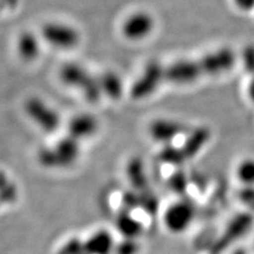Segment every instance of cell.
<instances>
[{"label": "cell", "instance_id": "1", "mask_svg": "<svg viewBox=\"0 0 254 254\" xmlns=\"http://www.w3.org/2000/svg\"><path fill=\"white\" fill-rule=\"evenodd\" d=\"M211 139V130L205 126L196 127L188 132L184 144L179 147L166 145L160 153L161 161L168 164L180 165L188 162L201 152Z\"/></svg>", "mask_w": 254, "mask_h": 254}, {"label": "cell", "instance_id": "2", "mask_svg": "<svg viewBox=\"0 0 254 254\" xmlns=\"http://www.w3.org/2000/svg\"><path fill=\"white\" fill-rule=\"evenodd\" d=\"M81 154L78 140L71 136L59 141L53 147H45L38 154V160L47 169H65L76 162Z\"/></svg>", "mask_w": 254, "mask_h": 254}, {"label": "cell", "instance_id": "3", "mask_svg": "<svg viewBox=\"0 0 254 254\" xmlns=\"http://www.w3.org/2000/svg\"><path fill=\"white\" fill-rule=\"evenodd\" d=\"M60 75L64 83L81 90L84 97L90 102L99 101L103 94L99 77H94L88 70L78 64H66L61 69Z\"/></svg>", "mask_w": 254, "mask_h": 254}, {"label": "cell", "instance_id": "4", "mask_svg": "<svg viewBox=\"0 0 254 254\" xmlns=\"http://www.w3.org/2000/svg\"><path fill=\"white\" fill-rule=\"evenodd\" d=\"M209 76L203 58L197 60H178L164 65V82L175 85H189Z\"/></svg>", "mask_w": 254, "mask_h": 254}, {"label": "cell", "instance_id": "5", "mask_svg": "<svg viewBox=\"0 0 254 254\" xmlns=\"http://www.w3.org/2000/svg\"><path fill=\"white\" fill-rule=\"evenodd\" d=\"M195 217V203L185 198L168 206L163 214V225L172 234H182L193 225Z\"/></svg>", "mask_w": 254, "mask_h": 254}, {"label": "cell", "instance_id": "6", "mask_svg": "<svg viewBox=\"0 0 254 254\" xmlns=\"http://www.w3.org/2000/svg\"><path fill=\"white\" fill-rule=\"evenodd\" d=\"M164 65L158 61L148 62L140 76L130 88V95L134 100H143L154 94L164 82Z\"/></svg>", "mask_w": 254, "mask_h": 254}, {"label": "cell", "instance_id": "7", "mask_svg": "<svg viewBox=\"0 0 254 254\" xmlns=\"http://www.w3.org/2000/svg\"><path fill=\"white\" fill-rule=\"evenodd\" d=\"M26 113L32 121L48 132L55 131L60 126L61 119L57 110L39 98H31L26 102Z\"/></svg>", "mask_w": 254, "mask_h": 254}, {"label": "cell", "instance_id": "8", "mask_svg": "<svg viewBox=\"0 0 254 254\" xmlns=\"http://www.w3.org/2000/svg\"><path fill=\"white\" fill-rule=\"evenodd\" d=\"M156 26L154 16L147 11H137L127 16L122 25L123 35L132 42H139L145 39Z\"/></svg>", "mask_w": 254, "mask_h": 254}, {"label": "cell", "instance_id": "9", "mask_svg": "<svg viewBox=\"0 0 254 254\" xmlns=\"http://www.w3.org/2000/svg\"><path fill=\"white\" fill-rule=\"evenodd\" d=\"M43 36L46 41L60 49H71L79 42L78 32L65 23L50 22L43 29Z\"/></svg>", "mask_w": 254, "mask_h": 254}, {"label": "cell", "instance_id": "10", "mask_svg": "<svg viewBox=\"0 0 254 254\" xmlns=\"http://www.w3.org/2000/svg\"><path fill=\"white\" fill-rule=\"evenodd\" d=\"M149 134L155 141L169 145L171 143L184 133L190 130L188 126L173 119H157L149 125Z\"/></svg>", "mask_w": 254, "mask_h": 254}, {"label": "cell", "instance_id": "11", "mask_svg": "<svg viewBox=\"0 0 254 254\" xmlns=\"http://www.w3.org/2000/svg\"><path fill=\"white\" fill-rule=\"evenodd\" d=\"M84 245L86 254H114L117 243L107 230H100L84 241Z\"/></svg>", "mask_w": 254, "mask_h": 254}, {"label": "cell", "instance_id": "12", "mask_svg": "<svg viewBox=\"0 0 254 254\" xmlns=\"http://www.w3.org/2000/svg\"><path fill=\"white\" fill-rule=\"evenodd\" d=\"M99 129V122L93 116L83 114L74 117L69 124V136L76 140L90 138Z\"/></svg>", "mask_w": 254, "mask_h": 254}, {"label": "cell", "instance_id": "13", "mask_svg": "<svg viewBox=\"0 0 254 254\" xmlns=\"http://www.w3.org/2000/svg\"><path fill=\"white\" fill-rule=\"evenodd\" d=\"M253 224V218L250 213H241L236 215L228 225L222 242L232 243L247 233Z\"/></svg>", "mask_w": 254, "mask_h": 254}, {"label": "cell", "instance_id": "14", "mask_svg": "<svg viewBox=\"0 0 254 254\" xmlns=\"http://www.w3.org/2000/svg\"><path fill=\"white\" fill-rule=\"evenodd\" d=\"M116 225L118 231L124 238H136L137 240L143 232L142 222L132 215L131 211L125 209L119 213Z\"/></svg>", "mask_w": 254, "mask_h": 254}, {"label": "cell", "instance_id": "15", "mask_svg": "<svg viewBox=\"0 0 254 254\" xmlns=\"http://www.w3.org/2000/svg\"><path fill=\"white\" fill-rule=\"evenodd\" d=\"M127 177L132 186L133 190L137 192H143L148 190V180L144 164L139 158H133L127 164Z\"/></svg>", "mask_w": 254, "mask_h": 254}, {"label": "cell", "instance_id": "16", "mask_svg": "<svg viewBox=\"0 0 254 254\" xmlns=\"http://www.w3.org/2000/svg\"><path fill=\"white\" fill-rule=\"evenodd\" d=\"M99 82L103 94L107 95L108 98L113 100L121 98L124 86L120 75L114 71H106L99 77Z\"/></svg>", "mask_w": 254, "mask_h": 254}, {"label": "cell", "instance_id": "17", "mask_svg": "<svg viewBox=\"0 0 254 254\" xmlns=\"http://www.w3.org/2000/svg\"><path fill=\"white\" fill-rule=\"evenodd\" d=\"M18 53L25 61H34L39 54V42L32 33L22 34L18 39Z\"/></svg>", "mask_w": 254, "mask_h": 254}, {"label": "cell", "instance_id": "18", "mask_svg": "<svg viewBox=\"0 0 254 254\" xmlns=\"http://www.w3.org/2000/svg\"><path fill=\"white\" fill-rule=\"evenodd\" d=\"M18 197V189L14 182L0 172V204H9L16 201Z\"/></svg>", "mask_w": 254, "mask_h": 254}, {"label": "cell", "instance_id": "19", "mask_svg": "<svg viewBox=\"0 0 254 254\" xmlns=\"http://www.w3.org/2000/svg\"><path fill=\"white\" fill-rule=\"evenodd\" d=\"M236 175L244 187H254V159L243 160L237 165Z\"/></svg>", "mask_w": 254, "mask_h": 254}, {"label": "cell", "instance_id": "20", "mask_svg": "<svg viewBox=\"0 0 254 254\" xmlns=\"http://www.w3.org/2000/svg\"><path fill=\"white\" fill-rule=\"evenodd\" d=\"M140 245L136 238H124L117 243L114 254H138Z\"/></svg>", "mask_w": 254, "mask_h": 254}, {"label": "cell", "instance_id": "21", "mask_svg": "<svg viewBox=\"0 0 254 254\" xmlns=\"http://www.w3.org/2000/svg\"><path fill=\"white\" fill-rule=\"evenodd\" d=\"M60 254H86L84 241L70 240L63 246Z\"/></svg>", "mask_w": 254, "mask_h": 254}, {"label": "cell", "instance_id": "22", "mask_svg": "<svg viewBox=\"0 0 254 254\" xmlns=\"http://www.w3.org/2000/svg\"><path fill=\"white\" fill-rule=\"evenodd\" d=\"M122 202L125 210L132 211L133 209L140 208V194L134 190L125 192L122 197Z\"/></svg>", "mask_w": 254, "mask_h": 254}, {"label": "cell", "instance_id": "23", "mask_svg": "<svg viewBox=\"0 0 254 254\" xmlns=\"http://www.w3.org/2000/svg\"><path fill=\"white\" fill-rule=\"evenodd\" d=\"M238 196L246 206L254 211V187H244Z\"/></svg>", "mask_w": 254, "mask_h": 254}, {"label": "cell", "instance_id": "24", "mask_svg": "<svg viewBox=\"0 0 254 254\" xmlns=\"http://www.w3.org/2000/svg\"><path fill=\"white\" fill-rule=\"evenodd\" d=\"M170 186L175 190V192H177V193L185 192L186 189L188 188L187 178L182 174L177 173L176 175H174V176L171 177Z\"/></svg>", "mask_w": 254, "mask_h": 254}, {"label": "cell", "instance_id": "25", "mask_svg": "<svg viewBox=\"0 0 254 254\" xmlns=\"http://www.w3.org/2000/svg\"><path fill=\"white\" fill-rule=\"evenodd\" d=\"M243 62L245 69L254 75V47L249 46L244 50Z\"/></svg>", "mask_w": 254, "mask_h": 254}, {"label": "cell", "instance_id": "26", "mask_svg": "<svg viewBox=\"0 0 254 254\" xmlns=\"http://www.w3.org/2000/svg\"><path fill=\"white\" fill-rule=\"evenodd\" d=\"M235 7L242 12H252L254 11V0H232Z\"/></svg>", "mask_w": 254, "mask_h": 254}, {"label": "cell", "instance_id": "27", "mask_svg": "<svg viewBox=\"0 0 254 254\" xmlns=\"http://www.w3.org/2000/svg\"><path fill=\"white\" fill-rule=\"evenodd\" d=\"M247 93H248L249 99L254 104V75H252V78L250 79V82H249L248 88H247Z\"/></svg>", "mask_w": 254, "mask_h": 254}, {"label": "cell", "instance_id": "28", "mask_svg": "<svg viewBox=\"0 0 254 254\" xmlns=\"http://www.w3.org/2000/svg\"><path fill=\"white\" fill-rule=\"evenodd\" d=\"M235 254H247V253H245L244 251H237V253H235Z\"/></svg>", "mask_w": 254, "mask_h": 254}]
</instances>
